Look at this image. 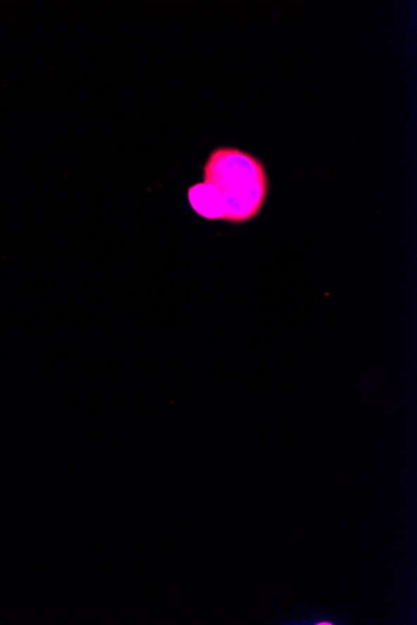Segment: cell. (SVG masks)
<instances>
[{"instance_id": "7a4b0ae2", "label": "cell", "mask_w": 417, "mask_h": 625, "mask_svg": "<svg viewBox=\"0 0 417 625\" xmlns=\"http://www.w3.org/2000/svg\"><path fill=\"white\" fill-rule=\"evenodd\" d=\"M188 199L198 215L207 220H223V200L215 186L205 183H195L188 191Z\"/></svg>"}, {"instance_id": "6da1fadb", "label": "cell", "mask_w": 417, "mask_h": 625, "mask_svg": "<svg viewBox=\"0 0 417 625\" xmlns=\"http://www.w3.org/2000/svg\"><path fill=\"white\" fill-rule=\"evenodd\" d=\"M204 181L215 186L223 200L224 221L239 225L262 211L269 194L267 169L243 150L220 146L206 160Z\"/></svg>"}]
</instances>
